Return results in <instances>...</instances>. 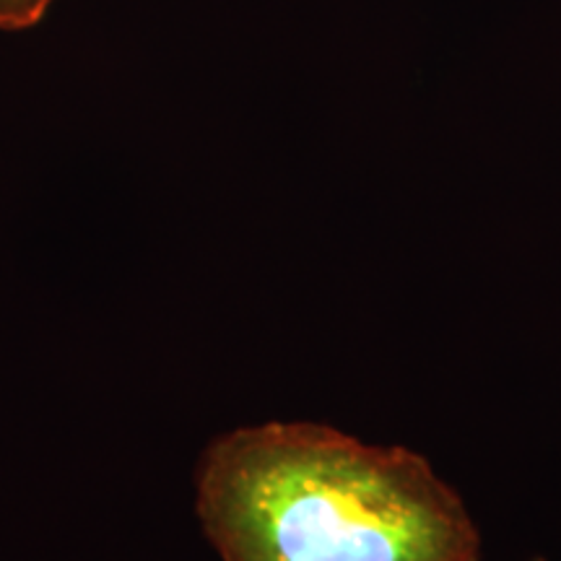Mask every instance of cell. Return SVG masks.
I'll return each mask as SVG.
<instances>
[{"instance_id": "cell-2", "label": "cell", "mask_w": 561, "mask_h": 561, "mask_svg": "<svg viewBox=\"0 0 561 561\" xmlns=\"http://www.w3.org/2000/svg\"><path fill=\"white\" fill-rule=\"evenodd\" d=\"M53 0H0V30L21 32L45 19Z\"/></svg>"}, {"instance_id": "cell-1", "label": "cell", "mask_w": 561, "mask_h": 561, "mask_svg": "<svg viewBox=\"0 0 561 561\" xmlns=\"http://www.w3.org/2000/svg\"><path fill=\"white\" fill-rule=\"evenodd\" d=\"M198 515L224 561H479L460 496L421 455L318 424H263L216 439Z\"/></svg>"}]
</instances>
